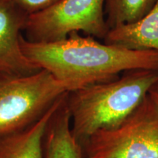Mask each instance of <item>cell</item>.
Segmentation results:
<instances>
[{"label":"cell","instance_id":"6da1fadb","mask_svg":"<svg viewBox=\"0 0 158 158\" xmlns=\"http://www.w3.org/2000/svg\"><path fill=\"white\" fill-rule=\"evenodd\" d=\"M26 56L41 70L74 91L88 85L114 80L133 70H158V51L130 50L100 43L75 31L62 40L33 43L21 36Z\"/></svg>","mask_w":158,"mask_h":158},{"label":"cell","instance_id":"7a4b0ae2","mask_svg":"<svg viewBox=\"0 0 158 158\" xmlns=\"http://www.w3.org/2000/svg\"><path fill=\"white\" fill-rule=\"evenodd\" d=\"M157 79L158 70H133L114 80L68 92L71 128L82 147L97 132L119 125L143 101Z\"/></svg>","mask_w":158,"mask_h":158},{"label":"cell","instance_id":"3957f363","mask_svg":"<svg viewBox=\"0 0 158 158\" xmlns=\"http://www.w3.org/2000/svg\"><path fill=\"white\" fill-rule=\"evenodd\" d=\"M68 92L45 70L28 75L0 72V138L27 129Z\"/></svg>","mask_w":158,"mask_h":158},{"label":"cell","instance_id":"277c9868","mask_svg":"<svg viewBox=\"0 0 158 158\" xmlns=\"http://www.w3.org/2000/svg\"><path fill=\"white\" fill-rule=\"evenodd\" d=\"M85 158H158V108L149 96L117 127L97 132L83 146Z\"/></svg>","mask_w":158,"mask_h":158},{"label":"cell","instance_id":"5b68a950","mask_svg":"<svg viewBox=\"0 0 158 158\" xmlns=\"http://www.w3.org/2000/svg\"><path fill=\"white\" fill-rule=\"evenodd\" d=\"M106 0H59L27 16L24 38L50 43L66 39L72 32L103 40L109 28L105 15Z\"/></svg>","mask_w":158,"mask_h":158},{"label":"cell","instance_id":"8992f818","mask_svg":"<svg viewBox=\"0 0 158 158\" xmlns=\"http://www.w3.org/2000/svg\"><path fill=\"white\" fill-rule=\"evenodd\" d=\"M28 15L5 0H0V72L28 75L41 70L21 49V31Z\"/></svg>","mask_w":158,"mask_h":158},{"label":"cell","instance_id":"52a82bcc","mask_svg":"<svg viewBox=\"0 0 158 158\" xmlns=\"http://www.w3.org/2000/svg\"><path fill=\"white\" fill-rule=\"evenodd\" d=\"M67 93L27 129L0 138V158H43L44 138L48 123Z\"/></svg>","mask_w":158,"mask_h":158},{"label":"cell","instance_id":"ba28073f","mask_svg":"<svg viewBox=\"0 0 158 158\" xmlns=\"http://www.w3.org/2000/svg\"><path fill=\"white\" fill-rule=\"evenodd\" d=\"M103 43L130 50L158 51V0L142 19L110 29Z\"/></svg>","mask_w":158,"mask_h":158},{"label":"cell","instance_id":"9c48e42d","mask_svg":"<svg viewBox=\"0 0 158 158\" xmlns=\"http://www.w3.org/2000/svg\"><path fill=\"white\" fill-rule=\"evenodd\" d=\"M67 94L48 123L43 158H85L84 149L72 132Z\"/></svg>","mask_w":158,"mask_h":158},{"label":"cell","instance_id":"30bf717a","mask_svg":"<svg viewBox=\"0 0 158 158\" xmlns=\"http://www.w3.org/2000/svg\"><path fill=\"white\" fill-rule=\"evenodd\" d=\"M157 0H106L105 15L109 30L135 22L153 8Z\"/></svg>","mask_w":158,"mask_h":158},{"label":"cell","instance_id":"8fae6325","mask_svg":"<svg viewBox=\"0 0 158 158\" xmlns=\"http://www.w3.org/2000/svg\"><path fill=\"white\" fill-rule=\"evenodd\" d=\"M5 1L12 3L29 15L46 8L59 0H5Z\"/></svg>","mask_w":158,"mask_h":158},{"label":"cell","instance_id":"7c38bea8","mask_svg":"<svg viewBox=\"0 0 158 158\" xmlns=\"http://www.w3.org/2000/svg\"><path fill=\"white\" fill-rule=\"evenodd\" d=\"M148 95L151 98L155 106L158 108V79L155 84H154L148 92Z\"/></svg>","mask_w":158,"mask_h":158}]
</instances>
